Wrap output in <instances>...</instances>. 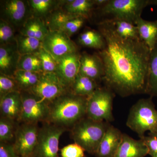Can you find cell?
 Masks as SVG:
<instances>
[{
  "mask_svg": "<svg viewBox=\"0 0 157 157\" xmlns=\"http://www.w3.org/2000/svg\"><path fill=\"white\" fill-rule=\"evenodd\" d=\"M148 6V0H108L98 8L99 22L125 21L135 25L141 17L144 9Z\"/></svg>",
  "mask_w": 157,
  "mask_h": 157,
  "instance_id": "3",
  "label": "cell"
},
{
  "mask_svg": "<svg viewBox=\"0 0 157 157\" xmlns=\"http://www.w3.org/2000/svg\"><path fill=\"white\" fill-rule=\"evenodd\" d=\"M123 134L109 124L99 144L95 155L97 157H113L122 140Z\"/></svg>",
  "mask_w": 157,
  "mask_h": 157,
  "instance_id": "14",
  "label": "cell"
},
{
  "mask_svg": "<svg viewBox=\"0 0 157 157\" xmlns=\"http://www.w3.org/2000/svg\"><path fill=\"white\" fill-rule=\"evenodd\" d=\"M105 46L98 51L105 86L122 97L146 94L151 51L141 39L120 36L109 22L98 23Z\"/></svg>",
  "mask_w": 157,
  "mask_h": 157,
  "instance_id": "1",
  "label": "cell"
},
{
  "mask_svg": "<svg viewBox=\"0 0 157 157\" xmlns=\"http://www.w3.org/2000/svg\"><path fill=\"white\" fill-rule=\"evenodd\" d=\"M108 0H94L95 6H98V8L102 7L108 2Z\"/></svg>",
  "mask_w": 157,
  "mask_h": 157,
  "instance_id": "39",
  "label": "cell"
},
{
  "mask_svg": "<svg viewBox=\"0 0 157 157\" xmlns=\"http://www.w3.org/2000/svg\"><path fill=\"white\" fill-rule=\"evenodd\" d=\"M22 109V97L21 91L12 92L0 98L2 117L19 121Z\"/></svg>",
  "mask_w": 157,
  "mask_h": 157,
  "instance_id": "16",
  "label": "cell"
},
{
  "mask_svg": "<svg viewBox=\"0 0 157 157\" xmlns=\"http://www.w3.org/2000/svg\"><path fill=\"white\" fill-rule=\"evenodd\" d=\"M109 123L98 121L85 117L71 130V137L75 143L90 154L95 155Z\"/></svg>",
  "mask_w": 157,
  "mask_h": 157,
  "instance_id": "4",
  "label": "cell"
},
{
  "mask_svg": "<svg viewBox=\"0 0 157 157\" xmlns=\"http://www.w3.org/2000/svg\"><path fill=\"white\" fill-rule=\"evenodd\" d=\"M66 128L45 122L39 129L36 145L31 157H59L60 137Z\"/></svg>",
  "mask_w": 157,
  "mask_h": 157,
  "instance_id": "7",
  "label": "cell"
},
{
  "mask_svg": "<svg viewBox=\"0 0 157 157\" xmlns=\"http://www.w3.org/2000/svg\"><path fill=\"white\" fill-rule=\"evenodd\" d=\"M37 124L23 123L17 128L12 144L20 157H32L38 140L39 129Z\"/></svg>",
  "mask_w": 157,
  "mask_h": 157,
  "instance_id": "10",
  "label": "cell"
},
{
  "mask_svg": "<svg viewBox=\"0 0 157 157\" xmlns=\"http://www.w3.org/2000/svg\"><path fill=\"white\" fill-rule=\"evenodd\" d=\"M20 56L16 43L0 45V73L13 76L17 70Z\"/></svg>",
  "mask_w": 157,
  "mask_h": 157,
  "instance_id": "17",
  "label": "cell"
},
{
  "mask_svg": "<svg viewBox=\"0 0 157 157\" xmlns=\"http://www.w3.org/2000/svg\"><path fill=\"white\" fill-rule=\"evenodd\" d=\"M157 97V43L151 51L146 94Z\"/></svg>",
  "mask_w": 157,
  "mask_h": 157,
  "instance_id": "24",
  "label": "cell"
},
{
  "mask_svg": "<svg viewBox=\"0 0 157 157\" xmlns=\"http://www.w3.org/2000/svg\"><path fill=\"white\" fill-rule=\"evenodd\" d=\"M106 22L110 24L113 29L120 36L127 39H140L137 26L132 23L125 21Z\"/></svg>",
  "mask_w": 157,
  "mask_h": 157,
  "instance_id": "28",
  "label": "cell"
},
{
  "mask_svg": "<svg viewBox=\"0 0 157 157\" xmlns=\"http://www.w3.org/2000/svg\"><path fill=\"white\" fill-rule=\"evenodd\" d=\"M148 6H157V0H148Z\"/></svg>",
  "mask_w": 157,
  "mask_h": 157,
  "instance_id": "40",
  "label": "cell"
},
{
  "mask_svg": "<svg viewBox=\"0 0 157 157\" xmlns=\"http://www.w3.org/2000/svg\"><path fill=\"white\" fill-rule=\"evenodd\" d=\"M115 93L108 87L99 86L88 98L86 117L98 121H114L113 103Z\"/></svg>",
  "mask_w": 157,
  "mask_h": 157,
  "instance_id": "6",
  "label": "cell"
},
{
  "mask_svg": "<svg viewBox=\"0 0 157 157\" xmlns=\"http://www.w3.org/2000/svg\"><path fill=\"white\" fill-rule=\"evenodd\" d=\"M63 2L66 12L86 18L89 17L95 6L94 0H70L63 1Z\"/></svg>",
  "mask_w": 157,
  "mask_h": 157,
  "instance_id": "21",
  "label": "cell"
},
{
  "mask_svg": "<svg viewBox=\"0 0 157 157\" xmlns=\"http://www.w3.org/2000/svg\"><path fill=\"white\" fill-rule=\"evenodd\" d=\"M126 125L140 138L145 136L147 131L150 133L157 132V109L152 97L140 99L132 106Z\"/></svg>",
  "mask_w": 157,
  "mask_h": 157,
  "instance_id": "5",
  "label": "cell"
},
{
  "mask_svg": "<svg viewBox=\"0 0 157 157\" xmlns=\"http://www.w3.org/2000/svg\"><path fill=\"white\" fill-rule=\"evenodd\" d=\"M86 19V17L82 16L74 17L66 23L59 31L64 33L70 37L82 27Z\"/></svg>",
  "mask_w": 157,
  "mask_h": 157,
  "instance_id": "35",
  "label": "cell"
},
{
  "mask_svg": "<svg viewBox=\"0 0 157 157\" xmlns=\"http://www.w3.org/2000/svg\"></svg>",
  "mask_w": 157,
  "mask_h": 157,
  "instance_id": "41",
  "label": "cell"
},
{
  "mask_svg": "<svg viewBox=\"0 0 157 157\" xmlns=\"http://www.w3.org/2000/svg\"><path fill=\"white\" fill-rule=\"evenodd\" d=\"M32 15L42 19L49 16L60 5V1L54 0L28 1Z\"/></svg>",
  "mask_w": 157,
  "mask_h": 157,
  "instance_id": "23",
  "label": "cell"
},
{
  "mask_svg": "<svg viewBox=\"0 0 157 157\" xmlns=\"http://www.w3.org/2000/svg\"><path fill=\"white\" fill-rule=\"evenodd\" d=\"M0 157H20L16 153L13 144L0 143Z\"/></svg>",
  "mask_w": 157,
  "mask_h": 157,
  "instance_id": "38",
  "label": "cell"
},
{
  "mask_svg": "<svg viewBox=\"0 0 157 157\" xmlns=\"http://www.w3.org/2000/svg\"><path fill=\"white\" fill-rule=\"evenodd\" d=\"M15 121L1 117L0 119V141L2 143H9L14 139L15 132Z\"/></svg>",
  "mask_w": 157,
  "mask_h": 157,
  "instance_id": "31",
  "label": "cell"
},
{
  "mask_svg": "<svg viewBox=\"0 0 157 157\" xmlns=\"http://www.w3.org/2000/svg\"><path fill=\"white\" fill-rule=\"evenodd\" d=\"M99 86L94 80L78 73L70 91L76 95L88 98Z\"/></svg>",
  "mask_w": 157,
  "mask_h": 157,
  "instance_id": "22",
  "label": "cell"
},
{
  "mask_svg": "<svg viewBox=\"0 0 157 157\" xmlns=\"http://www.w3.org/2000/svg\"><path fill=\"white\" fill-rule=\"evenodd\" d=\"M22 109L19 120L23 123L46 122L49 115V104L28 91H21Z\"/></svg>",
  "mask_w": 157,
  "mask_h": 157,
  "instance_id": "8",
  "label": "cell"
},
{
  "mask_svg": "<svg viewBox=\"0 0 157 157\" xmlns=\"http://www.w3.org/2000/svg\"><path fill=\"white\" fill-rule=\"evenodd\" d=\"M49 31L43 19L32 15L21 28L20 33L42 41Z\"/></svg>",
  "mask_w": 157,
  "mask_h": 157,
  "instance_id": "20",
  "label": "cell"
},
{
  "mask_svg": "<svg viewBox=\"0 0 157 157\" xmlns=\"http://www.w3.org/2000/svg\"><path fill=\"white\" fill-rule=\"evenodd\" d=\"M87 97L76 95L69 91L49 104L47 122L59 126L73 127L86 117Z\"/></svg>",
  "mask_w": 157,
  "mask_h": 157,
  "instance_id": "2",
  "label": "cell"
},
{
  "mask_svg": "<svg viewBox=\"0 0 157 157\" xmlns=\"http://www.w3.org/2000/svg\"><path fill=\"white\" fill-rule=\"evenodd\" d=\"M84 149L74 143L65 146L61 150L62 157H84Z\"/></svg>",
  "mask_w": 157,
  "mask_h": 157,
  "instance_id": "36",
  "label": "cell"
},
{
  "mask_svg": "<svg viewBox=\"0 0 157 157\" xmlns=\"http://www.w3.org/2000/svg\"><path fill=\"white\" fill-rule=\"evenodd\" d=\"M17 70L43 73L41 60L36 53L20 56L17 64Z\"/></svg>",
  "mask_w": 157,
  "mask_h": 157,
  "instance_id": "29",
  "label": "cell"
},
{
  "mask_svg": "<svg viewBox=\"0 0 157 157\" xmlns=\"http://www.w3.org/2000/svg\"><path fill=\"white\" fill-rule=\"evenodd\" d=\"M42 73L17 70L12 76L18 85L21 91H29L39 80Z\"/></svg>",
  "mask_w": 157,
  "mask_h": 157,
  "instance_id": "27",
  "label": "cell"
},
{
  "mask_svg": "<svg viewBox=\"0 0 157 157\" xmlns=\"http://www.w3.org/2000/svg\"><path fill=\"white\" fill-rule=\"evenodd\" d=\"M135 25L140 39L151 51L157 43V20L148 21L140 17Z\"/></svg>",
  "mask_w": 157,
  "mask_h": 157,
  "instance_id": "19",
  "label": "cell"
},
{
  "mask_svg": "<svg viewBox=\"0 0 157 157\" xmlns=\"http://www.w3.org/2000/svg\"><path fill=\"white\" fill-rule=\"evenodd\" d=\"M14 28L10 23L0 20V45L16 43Z\"/></svg>",
  "mask_w": 157,
  "mask_h": 157,
  "instance_id": "32",
  "label": "cell"
},
{
  "mask_svg": "<svg viewBox=\"0 0 157 157\" xmlns=\"http://www.w3.org/2000/svg\"><path fill=\"white\" fill-rule=\"evenodd\" d=\"M79 44L88 48L101 50L105 46L103 36L99 31L87 30L82 33L78 38Z\"/></svg>",
  "mask_w": 157,
  "mask_h": 157,
  "instance_id": "26",
  "label": "cell"
},
{
  "mask_svg": "<svg viewBox=\"0 0 157 157\" xmlns=\"http://www.w3.org/2000/svg\"><path fill=\"white\" fill-rule=\"evenodd\" d=\"M148 149L141 139L137 140L123 134L122 140L113 157H144Z\"/></svg>",
  "mask_w": 157,
  "mask_h": 157,
  "instance_id": "18",
  "label": "cell"
},
{
  "mask_svg": "<svg viewBox=\"0 0 157 157\" xmlns=\"http://www.w3.org/2000/svg\"><path fill=\"white\" fill-rule=\"evenodd\" d=\"M14 91H20V90L13 76L0 73V98Z\"/></svg>",
  "mask_w": 157,
  "mask_h": 157,
  "instance_id": "33",
  "label": "cell"
},
{
  "mask_svg": "<svg viewBox=\"0 0 157 157\" xmlns=\"http://www.w3.org/2000/svg\"><path fill=\"white\" fill-rule=\"evenodd\" d=\"M42 63L43 73H55L56 61L53 56L42 48L36 53Z\"/></svg>",
  "mask_w": 157,
  "mask_h": 157,
  "instance_id": "34",
  "label": "cell"
},
{
  "mask_svg": "<svg viewBox=\"0 0 157 157\" xmlns=\"http://www.w3.org/2000/svg\"><path fill=\"white\" fill-rule=\"evenodd\" d=\"M70 91L55 73H43L36 84L28 91L49 104Z\"/></svg>",
  "mask_w": 157,
  "mask_h": 157,
  "instance_id": "9",
  "label": "cell"
},
{
  "mask_svg": "<svg viewBox=\"0 0 157 157\" xmlns=\"http://www.w3.org/2000/svg\"><path fill=\"white\" fill-rule=\"evenodd\" d=\"M78 16L56 9L48 16L47 25L49 30L59 31L68 21Z\"/></svg>",
  "mask_w": 157,
  "mask_h": 157,
  "instance_id": "30",
  "label": "cell"
},
{
  "mask_svg": "<svg viewBox=\"0 0 157 157\" xmlns=\"http://www.w3.org/2000/svg\"><path fill=\"white\" fill-rule=\"evenodd\" d=\"M80 55L77 52L56 60V69L55 73L70 90L79 72Z\"/></svg>",
  "mask_w": 157,
  "mask_h": 157,
  "instance_id": "13",
  "label": "cell"
},
{
  "mask_svg": "<svg viewBox=\"0 0 157 157\" xmlns=\"http://www.w3.org/2000/svg\"><path fill=\"white\" fill-rule=\"evenodd\" d=\"M17 51L21 55L36 54L42 48V41L21 33L16 35Z\"/></svg>",
  "mask_w": 157,
  "mask_h": 157,
  "instance_id": "25",
  "label": "cell"
},
{
  "mask_svg": "<svg viewBox=\"0 0 157 157\" xmlns=\"http://www.w3.org/2000/svg\"><path fill=\"white\" fill-rule=\"evenodd\" d=\"M148 149V154L151 157H157V132L148 133L147 136L140 138Z\"/></svg>",
  "mask_w": 157,
  "mask_h": 157,
  "instance_id": "37",
  "label": "cell"
},
{
  "mask_svg": "<svg viewBox=\"0 0 157 157\" xmlns=\"http://www.w3.org/2000/svg\"><path fill=\"white\" fill-rule=\"evenodd\" d=\"M42 48L56 60L69 54L77 52L76 44L63 32L49 30L42 41Z\"/></svg>",
  "mask_w": 157,
  "mask_h": 157,
  "instance_id": "12",
  "label": "cell"
},
{
  "mask_svg": "<svg viewBox=\"0 0 157 157\" xmlns=\"http://www.w3.org/2000/svg\"><path fill=\"white\" fill-rule=\"evenodd\" d=\"M1 2V19L14 28H21L32 16L28 1L6 0Z\"/></svg>",
  "mask_w": 157,
  "mask_h": 157,
  "instance_id": "11",
  "label": "cell"
},
{
  "mask_svg": "<svg viewBox=\"0 0 157 157\" xmlns=\"http://www.w3.org/2000/svg\"><path fill=\"white\" fill-rule=\"evenodd\" d=\"M78 73L98 83L102 81L104 76V66L98 54L91 55L84 52L81 55Z\"/></svg>",
  "mask_w": 157,
  "mask_h": 157,
  "instance_id": "15",
  "label": "cell"
}]
</instances>
